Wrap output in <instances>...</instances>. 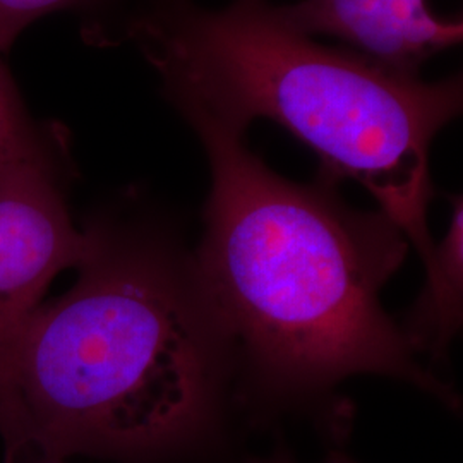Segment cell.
Masks as SVG:
<instances>
[{"label": "cell", "instance_id": "6da1fadb", "mask_svg": "<svg viewBox=\"0 0 463 463\" xmlns=\"http://www.w3.org/2000/svg\"><path fill=\"white\" fill-rule=\"evenodd\" d=\"M76 283L0 355L4 463H151L215 430L237 371L191 256L165 233L99 218Z\"/></svg>", "mask_w": 463, "mask_h": 463}, {"label": "cell", "instance_id": "7a4b0ae2", "mask_svg": "<svg viewBox=\"0 0 463 463\" xmlns=\"http://www.w3.org/2000/svg\"><path fill=\"white\" fill-rule=\"evenodd\" d=\"M184 117L212 172L191 263L249 384L280 402L381 374L457 407L381 306L409 246L397 225L383 212L350 208L325 177L287 181L246 146V133L196 112Z\"/></svg>", "mask_w": 463, "mask_h": 463}, {"label": "cell", "instance_id": "3957f363", "mask_svg": "<svg viewBox=\"0 0 463 463\" xmlns=\"http://www.w3.org/2000/svg\"><path fill=\"white\" fill-rule=\"evenodd\" d=\"M122 38L183 116L241 133L273 120L315 151L325 179L361 184L430 269V143L462 112L460 76L426 83L319 45L266 0H233L222 11L164 0L129 17Z\"/></svg>", "mask_w": 463, "mask_h": 463}, {"label": "cell", "instance_id": "277c9868", "mask_svg": "<svg viewBox=\"0 0 463 463\" xmlns=\"http://www.w3.org/2000/svg\"><path fill=\"white\" fill-rule=\"evenodd\" d=\"M71 170L66 131L45 148L0 160V355L52 280L90 254L91 232L74 225L67 203Z\"/></svg>", "mask_w": 463, "mask_h": 463}, {"label": "cell", "instance_id": "5b68a950", "mask_svg": "<svg viewBox=\"0 0 463 463\" xmlns=\"http://www.w3.org/2000/svg\"><path fill=\"white\" fill-rule=\"evenodd\" d=\"M275 9L298 33L338 38L369 62L411 78L463 36L462 21L436 16L428 0H300Z\"/></svg>", "mask_w": 463, "mask_h": 463}, {"label": "cell", "instance_id": "8992f818", "mask_svg": "<svg viewBox=\"0 0 463 463\" xmlns=\"http://www.w3.org/2000/svg\"><path fill=\"white\" fill-rule=\"evenodd\" d=\"M462 198H451V220L447 235L434 248L426 269V287L409 317L405 335L415 352L443 355L460 330L463 316V210Z\"/></svg>", "mask_w": 463, "mask_h": 463}, {"label": "cell", "instance_id": "52a82bcc", "mask_svg": "<svg viewBox=\"0 0 463 463\" xmlns=\"http://www.w3.org/2000/svg\"><path fill=\"white\" fill-rule=\"evenodd\" d=\"M64 133L57 124L34 120L17 90L16 81L0 61V160L45 148Z\"/></svg>", "mask_w": 463, "mask_h": 463}, {"label": "cell", "instance_id": "ba28073f", "mask_svg": "<svg viewBox=\"0 0 463 463\" xmlns=\"http://www.w3.org/2000/svg\"><path fill=\"white\" fill-rule=\"evenodd\" d=\"M99 2L103 0H0V53L11 49L17 36L40 17L88 9Z\"/></svg>", "mask_w": 463, "mask_h": 463}, {"label": "cell", "instance_id": "9c48e42d", "mask_svg": "<svg viewBox=\"0 0 463 463\" xmlns=\"http://www.w3.org/2000/svg\"><path fill=\"white\" fill-rule=\"evenodd\" d=\"M13 463H69L64 460H55V458H43V457H28V458H21L17 462Z\"/></svg>", "mask_w": 463, "mask_h": 463}, {"label": "cell", "instance_id": "30bf717a", "mask_svg": "<svg viewBox=\"0 0 463 463\" xmlns=\"http://www.w3.org/2000/svg\"><path fill=\"white\" fill-rule=\"evenodd\" d=\"M250 463H292L287 457H273V458H268V460H258V462Z\"/></svg>", "mask_w": 463, "mask_h": 463}]
</instances>
